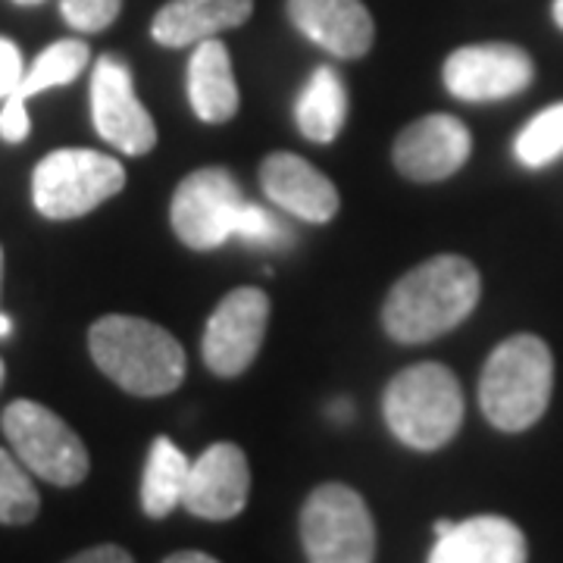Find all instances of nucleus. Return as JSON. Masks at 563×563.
<instances>
[{
	"label": "nucleus",
	"instance_id": "2eb2a0df",
	"mask_svg": "<svg viewBox=\"0 0 563 563\" xmlns=\"http://www.w3.org/2000/svg\"><path fill=\"white\" fill-rule=\"evenodd\" d=\"M288 16L298 32L342 60L363 57L376 38V25L363 0H288Z\"/></svg>",
	"mask_w": 563,
	"mask_h": 563
},
{
	"label": "nucleus",
	"instance_id": "c9c22d12",
	"mask_svg": "<svg viewBox=\"0 0 563 563\" xmlns=\"http://www.w3.org/2000/svg\"><path fill=\"white\" fill-rule=\"evenodd\" d=\"M0 383H3V361H0Z\"/></svg>",
	"mask_w": 563,
	"mask_h": 563
},
{
	"label": "nucleus",
	"instance_id": "6ab92c4d",
	"mask_svg": "<svg viewBox=\"0 0 563 563\" xmlns=\"http://www.w3.org/2000/svg\"><path fill=\"white\" fill-rule=\"evenodd\" d=\"M295 120L301 125L303 139L329 144L339 139L347 120V91L342 76L332 66H320L303 85L301 98L295 103Z\"/></svg>",
	"mask_w": 563,
	"mask_h": 563
},
{
	"label": "nucleus",
	"instance_id": "c85d7f7f",
	"mask_svg": "<svg viewBox=\"0 0 563 563\" xmlns=\"http://www.w3.org/2000/svg\"><path fill=\"white\" fill-rule=\"evenodd\" d=\"M163 563H220V561H213L210 554H201V551H179V554H169Z\"/></svg>",
	"mask_w": 563,
	"mask_h": 563
},
{
	"label": "nucleus",
	"instance_id": "4be33fe9",
	"mask_svg": "<svg viewBox=\"0 0 563 563\" xmlns=\"http://www.w3.org/2000/svg\"><path fill=\"white\" fill-rule=\"evenodd\" d=\"M514 154L517 161L529 169H542L548 163L563 157V103L544 107L542 113H536L532 120L520 129V135L514 141Z\"/></svg>",
	"mask_w": 563,
	"mask_h": 563
},
{
	"label": "nucleus",
	"instance_id": "393cba45",
	"mask_svg": "<svg viewBox=\"0 0 563 563\" xmlns=\"http://www.w3.org/2000/svg\"><path fill=\"white\" fill-rule=\"evenodd\" d=\"M122 0H60L63 20L76 32H103L120 16Z\"/></svg>",
	"mask_w": 563,
	"mask_h": 563
},
{
	"label": "nucleus",
	"instance_id": "cd10ccee",
	"mask_svg": "<svg viewBox=\"0 0 563 563\" xmlns=\"http://www.w3.org/2000/svg\"><path fill=\"white\" fill-rule=\"evenodd\" d=\"M66 563H135L129 551H122L117 544H98V548H88L76 558H69Z\"/></svg>",
	"mask_w": 563,
	"mask_h": 563
},
{
	"label": "nucleus",
	"instance_id": "7ed1b4c3",
	"mask_svg": "<svg viewBox=\"0 0 563 563\" xmlns=\"http://www.w3.org/2000/svg\"><path fill=\"white\" fill-rule=\"evenodd\" d=\"M554 388V357L536 335H514L485 361L479 404L485 420L501 432H523L542 420Z\"/></svg>",
	"mask_w": 563,
	"mask_h": 563
},
{
	"label": "nucleus",
	"instance_id": "bb28decb",
	"mask_svg": "<svg viewBox=\"0 0 563 563\" xmlns=\"http://www.w3.org/2000/svg\"><path fill=\"white\" fill-rule=\"evenodd\" d=\"M22 76V54L10 38H0V98H10L20 88Z\"/></svg>",
	"mask_w": 563,
	"mask_h": 563
},
{
	"label": "nucleus",
	"instance_id": "f3484780",
	"mask_svg": "<svg viewBox=\"0 0 563 563\" xmlns=\"http://www.w3.org/2000/svg\"><path fill=\"white\" fill-rule=\"evenodd\" d=\"M254 0H169L154 16L151 35L163 47H188L239 29L251 20Z\"/></svg>",
	"mask_w": 563,
	"mask_h": 563
},
{
	"label": "nucleus",
	"instance_id": "20e7f679",
	"mask_svg": "<svg viewBox=\"0 0 563 563\" xmlns=\"http://www.w3.org/2000/svg\"><path fill=\"white\" fill-rule=\"evenodd\" d=\"M391 435L413 451H439L463 422V391L442 363H417L398 373L383 398Z\"/></svg>",
	"mask_w": 563,
	"mask_h": 563
},
{
	"label": "nucleus",
	"instance_id": "7c9ffc66",
	"mask_svg": "<svg viewBox=\"0 0 563 563\" xmlns=\"http://www.w3.org/2000/svg\"><path fill=\"white\" fill-rule=\"evenodd\" d=\"M10 332H13V320L7 313H0V339H7Z\"/></svg>",
	"mask_w": 563,
	"mask_h": 563
},
{
	"label": "nucleus",
	"instance_id": "4468645a",
	"mask_svg": "<svg viewBox=\"0 0 563 563\" xmlns=\"http://www.w3.org/2000/svg\"><path fill=\"white\" fill-rule=\"evenodd\" d=\"M261 185L269 201L303 222H329L342 203L329 176H322L313 163L285 151L263 161Z\"/></svg>",
	"mask_w": 563,
	"mask_h": 563
},
{
	"label": "nucleus",
	"instance_id": "0eeeda50",
	"mask_svg": "<svg viewBox=\"0 0 563 563\" xmlns=\"http://www.w3.org/2000/svg\"><path fill=\"white\" fill-rule=\"evenodd\" d=\"M0 426L22 466L44 483L73 488L88 476V448L51 407L38 401H13L3 410Z\"/></svg>",
	"mask_w": 563,
	"mask_h": 563
},
{
	"label": "nucleus",
	"instance_id": "5701e85b",
	"mask_svg": "<svg viewBox=\"0 0 563 563\" xmlns=\"http://www.w3.org/2000/svg\"><path fill=\"white\" fill-rule=\"evenodd\" d=\"M38 488L32 485L20 457L0 448V523H32L38 514Z\"/></svg>",
	"mask_w": 563,
	"mask_h": 563
},
{
	"label": "nucleus",
	"instance_id": "ddd939ff",
	"mask_svg": "<svg viewBox=\"0 0 563 563\" xmlns=\"http://www.w3.org/2000/svg\"><path fill=\"white\" fill-rule=\"evenodd\" d=\"M473 151L470 129L457 117L432 113L407 125L395 141V166L407 179L439 181L454 176Z\"/></svg>",
	"mask_w": 563,
	"mask_h": 563
},
{
	"label": "nucleus",
	"instance_id": "1a4fd4ad",
	"mask_svg": "<svg viewBox=\"0 0 563 563\" xmlns=\"http://www.w3.org/2000/svg\"><path fill=\"white\" fill-rule=\"evenodd\" d=\"M91 120H95L98 135L129 157H141L154 151L157 144V125L135 95L132 69L113 54H103L101 60L95 63Z\"/></svg>",
	"mask_w": 563,
	"mask_h": 563
},
{
	"label": "nucleus",
	"instance_id": "f03ea898",
	"mask_svg": "<svg viewBox=\"0 0 563 563\" xmlns=\"http://www.w3.org/2000/svg\"><path fill=\"white\" fill-rule=\"evenodd\" d=\"M88 347L103 376L139 398H161L185 379V351L163 325L110 313L91 325Z\"/></svg>",
	"mask_w": 563,
	"mask_h": 563
},
{
	"label": "nucleus",
	"instance_id": "423d86ee",
	"mask_svg": "<svg viewBox=\"0 0 563 563\" xmlns=\"http://www.w3.org/2000/svg\"><path fill=\"white\" fill-rule=\"evenodd\" d=\"M301 542L310 563H373L376 523L354 488L325 483L303 501Z\"/></svg>",
	"mask_w": 563,
	"mask_h": 563
},
{
	"label": "nucleus",
	"instance_id": "c756f323",
	"mask_svg": "<svg viewBox=\"0 0 563 563\" xmlns=\"http://www.w3.org/2000/svg\"><path fill=\"white\" fill-rule=\"evenodd\" d=\"M329 417L339 422H347L354 420V404L351 401H335L332 407H329Z\"/></svg>",
	"mask_w": 563,
	"mask_h": 563
},
{
	"label": "nucleus",
	"instance_id": "2f4dec72",
	"mask_svg": "<svg viewBox=\"0 0 563 563\" xmlns=\"http://www.w3.org/2000/svg\"><path fill=\"white\" fill-rule=\"evenodd\" d=\"M451 526H454V520H439V523L432 526V529H435V536H444V532H448Z\"/></svg>",
	"mask_w": 563,
	"mask_h": 563
},
{
	"label": "nucleus",
	"instance_id": "6e6552de",
	"mask_svg": "<svg viewBox=\"0 0 563 563\" xmlns=\"http://www.w3.org/2000/svg\"><path fill=\"white\" fill-rule=\"evenodd\" d=\"M242 188L220 166L191 173L173 195L169 220L181 244L195 251H213L232 239L235 217L242 210Z\"/></svg>",
	"mask_w": 563,
	"mask_h": 563
},
{
	"label": "nucleus",
	"instance_id": "aec40b11",
	"mask_svg": "<svg viewBox=\"0 0 563 563\" xmlns=\"http://www.w3.org/2000/svg\"><path fill=\"white\" fill-rule=\"evenodd\" d=\"M188 470H191V461L181 454V448L173 444V439H166V435L154 439L147 466H144V479H141V507L147 517L161 520L176 507H181Z\"/></svg>",
	"mask_w": 563,
	"mask_h": 563
},
{
	"label": "nucleus",
	"instance_id": "a211bd4d",
	"mask_svg": "<svg viewBox=\"0 0 563 563\" xmlns=\"http://www.w3.org/2000/svg\"><path fill=\"white\" fill-rule=\"evenodd\" d=\"M188 98L198 120L220 125L239 113V85L229 60V47L217 38L198 44L188 63Z\"/></svg>",
	"mask_w": 563,
	"mask_h": 563
},
{
	"label": "nucleus",
	"instance_id": "f704fd0d",
	"mask_svg": "<svg viewBox=\"0 0 563 563\" xmlns=\"http://www.w3.org/2000/svg\"><path fill=\"white\" fill-rule=\"evenodd\" d=\"M0 282H3V251H0Z\"/></svg>",
	"mask_w": 563,
	"mask_h": 563
},
{
	"label": "nucleus",
	"instance_id": "72a5a7b5",
	"mask_svg": "<svg viewBox=\"0 0 563 563\" xmlns=\"http://www.w3.org/2000/svg\"><path fill=\"white\" fill-rule=\"evenodd\" d=\"M13 3H20V7H35V3H44V0H13Z\"/></svg>",
	"mask_w": 563,
	"mask_h": 563
},
{
	"label": "nucleus",
	"instance_id": "9b49d317",
	"mask_svg": "<svg viewBox=\"0 0 563 563\" xmlns=\"http://www.w3.org/2000/svg\"><path fill=\"white\" fill-rule=\"evenodd\" d=\"M532 81V60L517 44H470L444 60V88L470 103L507 101Z\"/></svg>",
	"mask_w": 563,
	"mask_h": 563
},
{
	"label": "nucleus",
	"instance_id": "473e14b6",
	"mask_svg": "<svg viewBox=\"0 0 563 563\" xmlns=\"http://www.w3.org/2000/svg\"><path fill=\"white\" fill-rule=\"evenodd\" d=\"M554 22L563 29V0H554Z\"/></svg>",
	"mask_w": 563,
	"mask_h": 563
},
{
	"label": "nucleus",
	"instance_id": "a878e982",
	"mask_svg": "<svg viewBox=\"0 0 563 563\" xmlns=\"http://www.w3.org/2000/svg\"><path fill=\"white\" fill-rule=\"evenodd\" d=\"M29 110H25V98L20 95H10L3 110H0V139L7 144H20L29 139Z\"/></svg>",
	"mask_w": 563,
	"mask_h": 563
},
{
	"label": "nucleus",
	"instance_id": "f257e3e1",
	"mask_svg": "<svg viewBox=\"0 0 563 563\" xmlns=\"http://www.w3.org/2000/svg\"><path fill=\"white\" fill-rule=\"evenodd\" d=\"M479 291V269L466 257H429L391 285L383 307L385 332L401 344L432 342L473 313Z\"/></svg>",
	"mask_w": 563,
	"mask_h": 563
},
{
	"label": "nucleus",
	"instance_id": "412c9836",
	"mask_svg": "<svg viewBox=\"0 0 563 563\" xmlns=\"http://www.w3.org/2000/svg\"><path fill=\"white\" fill-rule=\"evenodd\" d=\"M91 60V51L85 41L66 38L51 44L47 51H41V57L32 63V69L22 76L20 88L13 95L20 98H32V95H41L47 88H60V85H69V81L79 79V73Z\"/></svg>",
	"mask_w": 563,
	"mask_h": 563
},
{
	"label": "nucleus",
	"instance_id": "dca6fc26",
	"mask_svg": "<svg viewBox=\"0 0 563 563\" xmlns=\"http://www.w3.org/2000/svg\"><path fill=\"white\" fill-rule=\"evenodd\" d=\"M529 548L520 526L507 517H473L435 536L429 563H526Z\"/></svg>",
	"mask_w": 563,
	"mask_h": 563
},
{
	"label": "nucleus",
	"instance_id": "f8f14e48",
	"mask_svg": "<svg viewBox=\"0 0 563 563\" xmlns=\"http://www.w3.org/2000/svg\"><path fill=\"white\" fill-rule=\"evenodd\" d=\"M251 495V466L239 444H210L198 461H191L181 507L201 520L239 517Z\"/></svg>",
	"mask_w": 563,
	"mask_h": 563
},
{
	"label": "nucleus",
	"instance_id": "39448f33",
	"mask_svg": "<svg viewBox=\"0 0 563 563\" xmlns=\"http://www.w3.org/2000/svg\"><path fill=\"white\" fill-rule=\"evenodd\" d=\"M125 188V169L117 157L85 147L54 151L35 166L32 201L47 220H79Z\"/></svg>",
	"mask_w": 563,
	"mask_h": 563
},
{
	"label": "nucleus",
	"instance_id": "9d476101",
	"mask_svg": "<svg viewBox=\"0 0 563 563\" xmlns=\"http://www.w3.org/2000/svg\"><path fill=\"white\" fill-rule=\"evenodd\" d=\"M269 322V298L261 288L229 291L203 329V363L217 376H242L261 354L263 335Z\"/></svg>",
	"mask_w": 563,
	"mask_h": 563
},
{
	"label": "nucleus",
	"instance_id": "b1692460",
	"mask_svg": "<svg viewBox=\"0 0 563 563\" xmlns=\"http://www.w3.org/2000/svg\"><path fill=\"white\" fill-rule=\"evenodd\" d=\"M232 239H242L247 244H257V247H288L291 244V229L269 213L261 203H242L239 217H235V229H232Z\"/></svg>",
	"mask_w": 563,
	"mask_h": 563
}]
</instances>
